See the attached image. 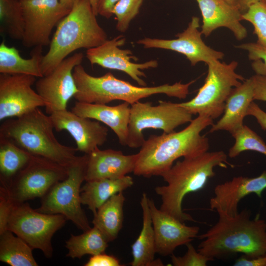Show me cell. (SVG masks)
<instances>
[{"instance_id":"7a4b0ae2","label":"cell","mask_w":266,"mask_h":266,"mask_svg":"<svg viewBox=\"0 0 266 266\" xmlns=\"http://www.w3.org/2000/svg\"><path fill=\"white\" fill-rule=\"evenodd\" d=\"M213 124L211 118L198 115L180 131L151 135L137 153L133 174L147 178L161 176L178 158L196 156L208 151L209 139L201 132Z\"/></svg>"},{"instance_id":"60d3db41","label":"cell","mask_w":266,"mask_h":266,"mask_svg":"<svg viewBox=\"0 0 266 266\" xmlns=\"http://www.w3.org/2000/svg\"><path fill=\"white\" fill-rule=\"evenodd\" d=\"M234 266H266V255L248 258L242 255L234 263Z\"/></svg>"},{"instance_id":"7402d4cb","label":"cell","mask_w":266,"mask_h":266,"mask_svg":"<svg viewBox=\"0 0 266 266\" xmlns=\"http://www.w3.org/2000/svg\"><path fill=\"white\" fill-rule=\"evenodd\" d=\"M71 111L80 116L103 123L114 132L121 145L127 146L131 111L128 102L109 106L76 101Z\"/></svg>"},{"instance_id":"484cf974","label":"cell","mask_w":266,"mask_h":266,"mask_svg":"<svg viewBox=\"0 0 266 266\" xmlns=\"http://www.w3.org/2000/svg\"><path fill=\"white\" fill-rule=\"evenodd\" d=\"M42 48L41 46L33 47L31 57L24 59L15 47H9L2 41L0 44V73L27 74L38 78L43 76L41 69Z\"/></svg>"},{"instance_id":"1f68e13d","label":"cell","mask_w":266,"mask_h":266,"mask_svg":"<svg viewBox=\"0 0 266 266\" xmlns=\"http://www.w3.org/2000/svg\"><path fill=\"white\" fill-rule=\"evenodd\" d=\"M234 143L229 150L228 156L234 158L245 151H254L266 156V144L249 127L244 125L233 134Z\"/></svg>"},{"instance_id":"ab89813d","label":"cell","mask_w":266,"mask_h":266,"mask_svg":"<svg viewBox=\"0 0 266 266\" xmlns=\"http://www.w3.org/2000/svg\"><path fill=\"white\" fill-rule=\"evenodd\" d=\"M255 118L261 128L266 131V112L263 110L256 103L252 101L247 110V116Z\"/></svg>"},{"instance_id":"52a82bcc","label":"cell","mask_w":266,"mask_h":266,"mask_svg":"<svg viewBox=\"0 0 266 266\" xmlns=\"http://www.w3.org/2000/svg\"><path fill=\"white\" fill-rule=\"evenodd\" d=\"M203 85L191 100L178 103L193 115H204L213 120L221 116L232 90L245 79L235 71L236 61L229 64L216 61L209 63Z\"/></svg>"},{"instance_id":"4316f807","label":"cell","mask_w":266,"mask_h":266,"mask_svg":"<svg viewBox=\"0 0 266 266\" xmlns=\"http://www.w3.org/2000/svg\"><path fill=\"white\" fill-rule=\"evenodd\" d=\"M125 201L123 192L109 199L97 210L92 223L108 242L114 240L123 226V206Z\"/></svg>"},{"instance_id":"83f0119b","label":"cell","mask_w":266,"mask_h":266,"mask_svg":"<svg viewBox=\"0 0 266 266\" xmlns=\"http://www.w3.org/2000/svg\"><path fill=\"white\" fill-rule=\"evenodd\" d=\"M6 230L0 234V261L11 266H37L33 249L23 239Z\"/></svg>"},{"instance_id":"3957f363","label":"cell","mask_w":266,"mask_h":266,"mask_svg":"<svg viewBox=\"0 0 266 266\" xmlns=\"http://www.w3.org/2000/svg\"><path fill=\"white\" fill-rule=\"evenodd\" d=\"M227 158L223 151H207L177 161L161 176L166 185L157 186L154 189L161 198L160 209L182 222H196L191 215L183 211V199L187 194L202 189L207 181L215 175V167H233Z\"/></svg>"},{"instance_id":"603a6c76","label":"cell","mask_w":266,"mask_h":266,"mask_svg":"<svg viewBox=\"0 0 266 266\" xmlns=\"http://www.w3.org/2000/svg\"><path fill=\"white\" fill-rule=\"evenodd\" d=\"M254 101V86L251 77L234 87L228 97L222 117L213 124L210 133L226 131L233 134L244 125L247 110Z\"/></svg>"},{"instance_id":"8d00e7d4","label":"cell","mask_w":266,"mask_h":266,"mask_svg":"<svg viewBox=\"0 0 266 266\" xmlns=\"http://www.w3.org/2000/svg\"><path fill=\"white\" fill-rule=\"evenodd\" d=\"M85 266H122L116 257L104 253L92 256Z\"/></svg>"},{"instance_id":"f35d334b","label":"cell","mask_w":266,"mask_h":266,"mask_svg":"<svg viewBox=\"0 0 266 266\" xmlns=\"http://www.w3.org/2000/svg\"><path fill=\"white\" fill-rule=\"evenodd\" d=\"M251 78L254 86V100L266 101V76L255 74Z\"/></svg>"},{"instance_id":"7c38bea8","label":"cell","mask_w":266,"mask_h":266,"mask_svg":"<svg viewBox=\"0 0 266 266\" xmlns=\"http://www.w3.org/2000/svg\"><path fill=\"white\" fill-rule=\"evenodd\" d=\"M20 3L25 24L23 45L27 48L49 45L52 30L69 11L60 0H21Z\"/></svg>"},{"instance_id":"c3c4849f","label":"cell","mask_w":266,"mask_h":266,"mask_svg":"<svg viewBox=\"0 0 266 266\" xmlns=\"http://www.w3.org/2000/svg\"></svg>"},{"instance_id":"4dcf8cb0","label":"cell","mask_w":266,"mask_h":266,"mask_svg":"<svg viewBox=\"0 0 266 266\" xmlns=\"http://www.w3.org/2000/svg\"><path fill=\"white\" fill-rule=\"evenodd\" d=\"M0 21L1 32L22 40L25 24L20 0H0Z\"/></svg>"},{"instance_id":"7dc6e473","label":"cell","mask_w":266,"mask_h":266,"mask_svg":"<svg viewBox=\"0 0 266 266\" xmlns=\"http://www.w3.org/2000/svg\"><path fill=\"white\" fill-rule=\"evenodd\" d=\"M266 5V0H262Z\"/></svg>"},{"instance_id":"8992f818","label":"cell","mask_w":266,"mask_h":266,"mask_svg":"<svg viewBox=\"0 0 266 266\" xmlns=\"http://www.w3.org/2000/svg\"><path fill=\"white\" fill-rule=\"evenodd\" d=\"M50 115L39 108L4 122L0 135L32 155L41 156L68 168L78 159L77 148L61 144L53 132Z\"/></svg>"},{"instance_id":"cb8c5ba5","label":"cell","mask_w":266,"mask_h":266,"mask_svg":"<svg viewBox=\"0 0 266 266\" xmlns=\"http://www.w3.org/2000/svg\"><path fill=\"white\" fill-rule=\"evenodd\" d=\"M149 198L143 193L140 201L142 210L141 232L132 245V266H163L160 260H154L156 252L155 237L149 206Z\"/></svg>"},{"instance_id":"5bb4252c","label":"cell","mask_w":266,"mask_h":266,"mask_svg":"<svg viewBox=\"0 0 266 266\" xmlns=\"http://www.w3.org/2000/svg\"><path fill=\"white\" fill-rule=\"evenodd\" d=\"M36 77L0 73V120L21 116L46 102L32 86Z\"/></svg>"},{"instance_id":"9a60e30c","label":"cell","mask_w":266,"mask_h":266,"mask_svg":"<svg viewBox=\"0 0 266 266\" xmlns=\"http://www.w3.org/2000/svg\"><path fill=\"white\" fill-rule=\"evenodd\" d=\"M126 42L125 37L122 34L107 40L99 46L89 49L86 57L92 65H98L109 69L122 71L128 74L140 86H147L142 78L146 77L144 69L156 68L158 66L156 60H152L142 63H136L137 58L133 55L132 51L120 48Z\"/></svg>"},{"instance_id":"e0dca14e","label":"cell","mask_w":266,"mask_h":266,"mask_svg":"<svg viewBox=\"0 0 266 266\" xmlns=\"http://www.w3.org/2000/svg\"><path fill=\"white\" fill-rule=\"evenodd\" d=\"M57 132L67 131L74 139L78 151L90 154L106 141L108 128L94 119L77 115L67 109L49 115Z\"/></svg>"},{"instance_id":"d6986e66","label":"cell","mask_w":266,"mask_h":266,"mask_svg":"<svg viewBox=\"0 0 266 266\" xmlns=\"http://www.w3.org/2000/svg\"><path fill=\"white\" fill-rule=\"evenodd\" d=\"M266 189V171L255 177H234L215 186L214 195L209 201L210 208L230 216L235 215L238 213V203L243 198L253 193L261 198Z\"/></svg>"},{"instance_id":"4fadbf2b","label":"cell","mask_w":266,"mask_h":266,"mask_svg":"<svg viewBox=\"0 0 266 266\" xmlns=\"http://www.w3.org/2000/svg\"><path fill=\"white\" fill-rule=\"evenodd\" d=\"M83 57L81 52L67 57L50 73L36 81V91L46 102L47 114L66 109L67 102L77 93L73 70L81 64Z\"/></svg>"},{"instance_id":"e575fe53","label":"cell","mask_w":266,"mask_h":266,"mask_svg":"<svg viewBox=\"0 0 266 266\" xmlns=\"http://www.w3.org/2000/svg\"><path fill=\"white\" fill-rule=\"evenodd\" d=\"M235 47L247 52L249 59L253 61L252 67L256 74L266 76V47L257 42L243 43Z\"/></svg>"},{"instance_id":"2e32d148","label":"cell","mask_w":266,"mask_h":266,"mask_svg":"<svg viewBox=\"0 0 266 266\" xmlns=\"http://www.w3.org/2000/svg\"><path fill=\"white\" fill-rule=\"evenodd\" d=\"M199 28V18L193 16L187 28L175 35V39L145 37L136 43L146 49L159 48L177 52L185 56L193 66L200 62L207 65L222 59L224 56L223 52L212 49L203 41Z\"/></svg>"},{"instance_id":"ba28073f","label":"cell","mask_w":266,"mask_h":266,"mask_svg":"<svg viewBox=\"0 0 266 266\" xmlns=\"http://www.w3.org/2000/svg\"><path fill=\"white\" fill-rule=\"evenodd\" d=\"M88 154L79 156L68 167L67 177L57 183L41 198L38 212L62 214L83 232L91 228L82 208L80 200L81 184L85 181Z\"/></svg>"},{"instance_id":"f6af8a7d","label":"cell","mask_w":266,"mask_h":266,"mask_svg":"<svg viewBox=\"0 0 266 266\" xmlns=\"http://www.w3.org/2000/svg\"><path fill=\"white\" fill-rule=\"evenodd\" d=\"M90 1L94 13L97 16L98 15L97 9L98 0H90Z\"/></svg>"},{"instance_id":"d590c367","label":"cell","mask_w":266,"mask_h":266,"mask_svg":"<svg viewBox=\"0 0 266 266\" xmlns=\"http://www.w3.org/2000/svg\"><path fill=\"white\" fill-rule=\"evenodd\" d=\"M187 250L182 256H176L171 255V261L174 266H206L208 262L212 261L211 259L204 256L196 250L191 243L186 245Z\"/></svg>"},{"instance_id":"8fae6325","label":"cell","mask_w":266,"mask_h":266,"mask_svg":"<svg viewBox=\"0 0 266 266\" xmlns=\"http://www.w3.org/2000/svg\"><path fill=\"white\" fill-rule=\"evenodd\" d=\"M193 114L178 103L159 100V104L151 102L137 101L131 105L127 146L140 147L145 139L143 131L147 129L162 130L170 133L178 127L190 123Z\"/></svg>"},{"instance_id":"ac0fdd59","label":"cell","mask_w":266,"mask_h":266,"mask_svg":"<svg viewBox=\"0 0 266 266\" xmlns=\"http://www.w3.org/2000/svg\"><path fill=\"white\" fill-rule=\"evenodd\" d=\"M149 206L154 229L156 252L163 256L171 255L178 246L186 245L198 237L200 228L184 222L158 209L153 199Z\"/></svg>"},{"instance_id":"277c9868","label":"cell","mask_w":266,"mask_h":266,"mask_svg":"<svg viewBox=\"0 0 266 266\" xmlns=\"http://www.w3.org/2000/svg\"><path fill=\"white\" fill-rule=\"evenodd\" d=\"M90 0H80L58 23L49 50L43 55L41 69L43 76L50 73L74 51L102 44L107 35L100 25Z\"/></svg>"},{"instance_id":"7bdbcfd3","label":"cell","mask_w":266,"mask_h":266,"mask_svg":"<svg viewBox=\"0 0 266 266\" xmlns=\"http://www.w3.org/2000/svg\"><path fill=\"white\" fill-rule=\"evenodd\" d=\"M261 0H236V6L243 14L245 13L249 7L252 4Z\"/></svg>"},{"instance_id":"9c48e42d","label":"cell","mask_w":266,"mask_h":266,"mask_svg":"<svg viewBox=\"0 0 266 266\" xmlns=\"http://www.w3.org/2000/svg\"><path fill=\"white\" fill-rule=\"evenodd\" d=\"M68 168L45 158L32 155L28 164L6 185H0L12 203L42 198L57 183L66 179Z\"/></svg>"},{"instance_id":"bcb514c9","label":"cell","mask_w":266,"mask_h":266,"mask_svg":"<svg viewBox=\"0 0 266 266\" xmlns=\"http://www.w3.org/2000/svg\"><path fill=\"white\" fill-rule=\"evenodd\" d=\"M225 0L227 1L228 3H229V4L232 5L236 6V0Z\"/></svg>"},{"instance_id":"836d02e7","label":"cell","mask_w":266,"mask_h":266,"mask_svg":"<svg viewBox=\"0 0 266 266\" xmlns=\"http://www.w3.org/2000/svg\"><path fill=\"white\" fill-rule=\"evenodd\" d=\"M242 20L251 23L257 36V43L266 47V5L262 0L251 5L242 15Z\"/></svg>"},{"instance_id":"d6a6232c","label":"cell","mask_w":266,"mask_h":266,"mask_svg":"<svg viewBox=\"0 0 266 266\" xmlns=\"http://www.w3.org/2000/svg\"><path fill=\"white\" fill-rule=\"evenodd\" d=\"M143 0H119L114 5L112 13L116 17L117 31L126 32L132 21L138 14Z\"/></svg>"},{"instance_id":"f1b7e54d","label":"cell","mask_w":266,"mask_h":266,"mask_svg":"<svg viewBox=\"0 0 266 266\" xmlns=\"http://www.w3.org/2000/svg\"><path fill=\"white\" fill-rule=\"evenodd\" d=\"M31 155L11 140L0 135L1 185H7L28 164Z\"/></svg>"},{"instance_id":"74e56055","label":"cell","mask_w":266,"mask_h":266,"mask_svg":"<svg viewBox=\"0 0 266 266\" xmlns=\"http://www.w3.org/2000/svg\"><path fill=\"white\" fill-rule=\"evenodd\" d=\"M12 203L7 196L0 191V234L7 230Z\"/></svg>"},{"instance_id":"5b68a950","label":"cell","mask_w":266,"mask_h":266,"mask_svg":"<svg viewBox=\"0 0 266 266\" xmlns=\"http://www.w3.org/2000/svg\"><path fill=\"white\" fill-rule=\"evenodd\" d=\"M73 75L78 92L74 98L81 102L106 104L115 100L131 105L156 94L184 99L189 93L190 86L195 80L183 84L181 82L157 86H137L116 78L110 72L96 77L86 72L81 64L75 66Z\"/></svg>"},{"instance_id":"f546056e","label":"cell","mask_w":266,"mask_h":266,"mask_svg":"<svg viewBox=\"0 0 266 266\" xmlns=\"http://www.w3.org/2000/svg\"><path fill=\"white\" fill-rule=\"evenodd\" d=\"M108 242L101 232L94 226L81 234H71L66 242L65 246L68 250L66 256L80 259L87 254L94 256L104 253Z\"/></svg>"},{"instance_id":"d4e9b609","label":"cell","mask_w":266,"mask_h":266,"mask_svg":"<svg viewBox=\"0 0 266 266\" xmlns=\"http://www.w3.org/2000/svg\"><path fill=\"white\" fill-rule=\"evenodd\" d=\"M133 184V178L129 175L115 179L102 178L86 181L81 187V202L87 205L94 215L112 196L123 192Z\"/></svg>"},{"instance_id":"ee69618b","label":"cell","mask_w":266,"mask_h":266,"mask_svg":"<svg viewBox=\"0 0 266 266\" xmlns=\"http://www.w3.org/2000/svg\"><path fill=\"white\" fill-rule=\"evenodd\" d=\"M80 0H60L62 5L67 10L70 11L73 6Z\"/></svg>"},{"instance_id":"30bf717a","label":"cell","mask_w":266,"mask_h":266,"mask_svg":"<svg viewBox=\"0 0 266 266\" xmlns=\"http://www.w3.org/2000/svg\"><path fill=\"white\" fill-rule=\"evenodd\" d=\"M67 220L62 214L38 212L24 202L12 203L7 230L23 239L33 249L40 250L45 257L53 256L51 239Z\"/></svg>"},{"instance_id":"b9f144b4","label":"cell","mask_w":266,"mask_h":266,"mask_svg":"<svg viewBox=\"0 0 266 266\" xmlns=\"http://www.w3.org/2000/svg\"><path fill=\"white\" fill-rule=\"evenodd\" d=\"M119 0H98V14L106 19L112 16V10L116 3Z\"/></svg>"},{"instance_id":"6da1fadb","label":"cell","mask_w":266,"mask_h":266,"mask_svg":"<svg viewBox=\"0 0 266 266\" xmlns=\"http://www.w3.org/2000/svg\"><path fill=\"white\" fill-rule=\"evenodd\" d=\"M218 220L198 236L202 240L198 251L212 261L237 253L248 258L266 255V221L258 215L251 219L245 209L234 216L217 212Z\"/></svg>"},{"instance_id":"ffe728a7","label":"cell","mask_w":266,"mask_h":266,"mask_svg":"<svg viewBox=\"0 0 266 266\" xmlns=\"http://www.w3.org/2000/svg\"><path fill=\"white\" fill-rule=\"evenodd\" d=\"M196 0L202 17L200 32L205 37L220 27L228 28L237 40L247 36V30L240 23L242 14L237 6L225 0Z\"/></svg>"},{"instance_id":"44dd1931","label":"cell","mask_w":266,"mask_h":266,"mask_svg":"<svg viewBox=\"0 0 266 266\" xmlns=\"http://www.w3.org/2000/svg\"><path fill=\"white\" fill-rule=\"evenodd\" d=\"M137 158V154L125 155L121 151L97 148L88 154L85 181L124 177L133 172Z\"/></svg>"}]
</instances>
